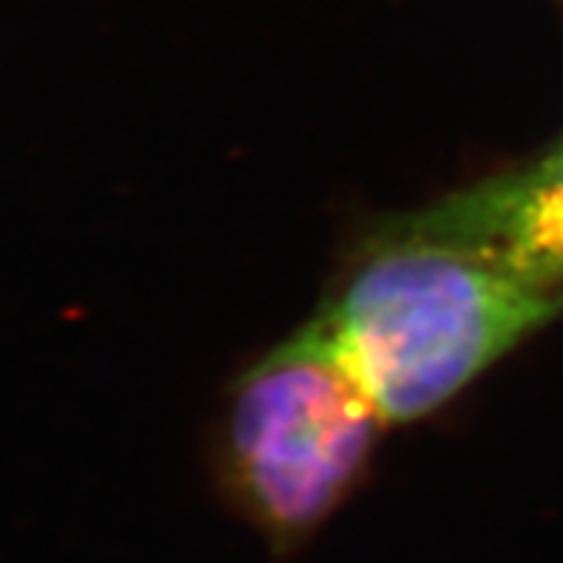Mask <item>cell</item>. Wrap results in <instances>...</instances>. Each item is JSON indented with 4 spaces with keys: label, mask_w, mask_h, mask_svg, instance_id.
<instances>
[{
    "label": "cell",
    "mask_w": 563,
    "mask_h": 563,
    "mask_svg": "<svg viewBox=\"0 0 563 563\" xmlns=\"http://www.w3.org/2000/svg\"><path fill=\"white\" fill-rule=\"evenodd\" d=\"M386 420L317 317L228 391L213 452L222 504L290 561L360 492Z\"/></svg>",
    "instance_id": "obj_2"
},
{
    "label": "cell",
    "mask_w": 563,
    "mask_h": 563,
    "mask_svg": "<svg viewBox=\"0 0 563 563\" xmlns=\"http://www.w3.org/2000/svg\"><path fill=\"white\" fill-rule=\"evenodd\" d=\"M563 317V288L386 219L317 319L386 426L438 415Z\"/></svg>",
    "instance_id": "obj_1"
},
{
    "label": "cell",
    "mask_w": 563,
    "mask_h": 563,
    "mask_svg": "<svg viewBox=\"0 0 563 563\" xmlns=\"http://www.w3.org/2000/svg\"><path fill=\"white\" fill-rule=\"evenodd\" d=\"M400 228L438 236L563 288V130L538 156L391 216Z\"/></svg>",
    "instance_id": "obj_3"
}]
</instances>
